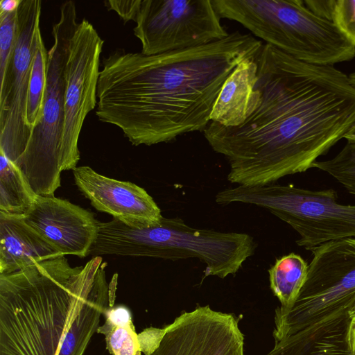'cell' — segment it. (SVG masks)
Masks as SVG:
<instances>
[{
    "label": "cell",
    "instance_id": "obj_1",
    "mask_svg": "<svg viewBox=\"0 0 355 355\" xmlns=\"http://www.w3.org/2000/svg\"><path fill=\"white\" fill-rule=\"evenodd\" d=\"M255 59L256 110L239 126L210 121L203 131L228 162L227 180L241 186L274 184L313 168L355 125V87L345 73L268 44Z\"/></svg>",
    "mask_w": 355,
    "mask_h": 355
},
{
    "label": "cell",
    "instance_id": "obj_2",
    "mask_svg": "<svg viewBox=\"0 0 355 355\" xmlns=\"http://www.w3.org/2000/svg\"><path fill=\"white\" fill-rule=\"evenodd\" d=\"M262 45L236 31L216 42L164 53L113 51L103 59L96 115L119 128L134 146L204 131L225 80Z\"/></svg>",
    "mask_w": 355,
    "mask_h": 355
},
{
    "label": "cell",
    "instance_id": "obj_3",
    "mask_svg": "<svg viewBox=\"0 0 355 355\" xmlns=\"http://www.w3.org/2000/svg\"><path fill=\"white\" fill-rule=\"evenodd\" d=\"M101 256L71 267L61 256L0 274V355H58L100 272Z\"/></svg>",
    "mask_w": 355,
    "mask_h": 355
},
{
    "label": "cell",
    "instance_id": "obj_4",
    "mask_svg": "<svg viewBox=\"0 0 355 355\" xmlns=\"http://www.w3.org/2000/svg\"><path fill=\"white\" fill-rule=\"evenodd\" d=\"M257 244L243 232L198 229L180 218L163 217L155 225L134 228L116 219L98 221V237L89 255L148 257L176 261L196 258L205 264V276L235 275Z\"/></svg>",
    "mask_w": 355,
    "mask_h": 355
},
{
    "label": "cell",
    "instance_id": "obj_5",
    "mask_svg": "<svg viewBox=\"0 0 355 355\" xmlns=\"http://www.w3.org/2000/svg\"><path fill=\"white\" fill-rule=\"evenodd\" d=\"M220 17L235 21L285 53L310 64L351 60L355 46L302 0H211Z\"/></svg>",
    "mask_w": 355,
    "mask_h": 355
},
{
    "label": "cell",
    "instance_id": "obj_6",
    "mask_svg": "<svg viewBox=\"0 0 355 355\" xmlns=\"http://www.w3.org/2000/svg\"><path fill=\"white\" fill-rule=\"evenodd\" d=\"M78 24L75 3L64 2L52 28L53 44L48 51L42 115L14 163L37 196L53 197L61 186V173L66 171L62 156L64 67L69 42Z\"/></svg>",
    "mask_w": 355,
    "mask_h": 355
},
{
    "label": "cell",
    "instance_id": "obj_7",
    "mask_svg": "<svg viewBox=\"0 0 355 355\" xmlns=\"http://www.w3.org/2000/svg\"><path fill=\"white\" fill-rule=\"evenodd\" d=\"M337 197L333 189L313 191L274 183L227 188L217 193L215 200L269 210L298 233L299 246L311 251L328 242L355 238V205L340 204Z\"/></svg>",
    "mask_w": 355,
    "mask_h": 355
},
{
    "label": "cell",
    "instance_id": "obj_8",
    "mask_svg": "<svg viewBox=\"0 0 355 355\" xmlns=\"http://www.w3.org/2000/svg\"><path fill=\"white\" fill-rule=\"evenodd\" d=\"M306 282L290 309L275 311V342L306 329L355 304V238L311 250Z\"/></svg>",
    "mask_w": 355,
    "mask_h": 355
},
{
    "label": "cell",
    "instance_id": "obj_9",
    "mask_svg": "<svg viewBox=\"0 0 355 355\" xmlns=\"http://www.w3.org/2000/svg\"><path fill=\"white\" fill-rule=\"evenodd\" d=\"M134 35L145 55L182 50L229 35L211 0H141Z\"/></svg>",
    "mask_w": 355,
    "mask_h": 355
},
{
    "label": "cell",
    "instance_id": "obj_10",
    "mask_svg": "<svg viewBox=\"0 0 355 355\" xmlns=\"http://www.w3.org/2000/svg\"><path fill=\"white\" fill-rule=\"evenodd\" d=\"M103 44L95 28L85 19L78 22L69 42L64 67L62 134L66 171L77 167L80 160V134L87 115L96 105Z\"/></svg>",
    "mask_w": 355,
    "mask_h": 355
},
{
    "label": "cell",
    "instance_id": "obj_11",
    "mask_svg": "<svg viewBox=\"0 0 355 355\" xmlns=\"http://www.w3.org/2000/svg\"><path fill=\"white\" fill-rule=\"evenodd\" d=\"M41 11L40 0H21L12 58L0 83V150L13 163L24 151L32 132L26 121V108L35 34Z\"/></svg>",
    "mask_w": 355,
    "mask_h": 355
},
{
    "label": "cell",
    "instance_id": "obj_12",
    "mask_svg": "<svg viewBox=\"0 0 355 355\" xmlns=\"http://www.w3.org/2000/svg\"><path fill=\"white\" fill-rule=\"evenodd\" d=\"M233 313L198 306L170 324L157 347L147 355H244V335Z\"/></svg>",
    "mask_w": 355,
    "mask_h": 355
},
{
    "label": "cell",
    "instance_id": "obj_13",
    "mask_svg": "<svg viewBox=\"0 0 355 355\" xmlns=\"http://www.w3.org/2000/svg\"><path fill=\"white\" fill-rule=\"evenodd\" d=\"M24 218L63 256L86 257L98 237L92 212L55 196L37 195Z\"/></svg>",
    "mask_w": 355,
    "mask_h": 355
},
{
    "label": "cell",
    "instance_id": "obj_14",
    "mask_svg": "<svg viewBox=\"0 0 355 355\" xmlns=\"http://www.w3.org/2000/svg\"><path fill=\"white\" fill-rule=\"evenodd\" d=\"M73 174L78 189L96 209L130 227H150L163 218L153 198L131 182L104 176L88 166H77Z\"/></svg>",
    "mask_w": 355,
    "mask_h": 355
},
{
    "label": "cell",
    "instance_id": "obj_15",
    "mask_svg": "<svg viewBox=\"0 0 355 355\" xmlns=\"http://www.w3.org/2000/svg\"><path fill=\"white\" fill-rule=\"evenodd\" d=\"M61 256L24 216L0 213V274L12 273Z\"/></svg>",
    "mask_w": 355,
    "mask_h": 355
},
{
    "label": "cell",
    "instance_id": "obj_16",
    "mask_svg": "<svg viewBox=\"0 0 355 355\" xmlns=\"http://www.w3.org/2000/svg\"><path fill=\"white\" fill-rule=\"evenodd\" d=\"M255 56L239 62L225 80L211 113V122L236 127L257 107L260 92L257 86L258 65Z\"/></svg>",
    "mask_w": 355,
    "mask_h": 355
},
{
    "label": "cell",
    "instance_id": "obj_17",
    "mask_svg": "<svg viewBox=\"0 0 355 355\" xmlns=\"http://www.w3.org/2000/svg\"><path fill=\"white\" fill-rule=\"evenodd\" d=\"M350 317L338 313L279 341L265 355H351L347 343Z\"/></svg>",
    "mask_w": 355,
    "mask_h": 355
},
{
    "label": "cell",
    "instance_id": "obj_18",
    "mask_svg": "<svg viewBox=\"0 0 355 355\" xmlns=\"http://www.w3.org/2000/svg\"><path fill=\"white\" fill-rule=\"evenodd\" d=\"M106 268L97 276L81 308L76 314L61 344L58 355H83L92 336L99 327L101 316L116 298L118 274L110 283Z\"/></svg>",
    "mask_w": 355,
    "mask_h": 355
},
{
    "label": "cell",
    "instance_id": "obj_19",
    "mask_svg": "<svg viewBox=\"0 0 355 355\" xmlns=\"http://www.w3.org/2000/svg\"><path fill=\"white\" fill-rule=\"evenodd\" d=\"M105 322L96 333L105 336L106 349L111 355H141L138 334L130 310L119 304L109 306L104 313Z\"/></svg>",
    "mask_w": 355,
    "mask_h": 355
},
{
    "label": "cell",
    "instance_id": "obj_20",
    "mask_svg": "<svg viewBox=\"0 0 355 355\" xmlns=\"http://www.w3.org/2000/svg\"><path fill=\"white\" fill-rule=\"evenodd\" d=\"M309 265L301 256L290 253L277 259L268 270L270 287L283 309L295 302L308 275Z\"/></svg>",
    "mask_w": 355,
    "mask_h": 355
},
{
    "label": "cell",
    "instance_id": "obj_21",
    "mask_svg": "<svg viewBox=\"0 0 355 355\" xmlns=\"http://www.w3.org/2000/svg\"><path fill=\"white\" fill-rule=\"evenodd\" d=\"M36 196L17 166L0 150V213L24 216Z\"/></svg>",
    "mask_w": 355,
    "mask_h": 355
},
{
    "label": "cell",
    "instance_id": "obj_22",
    "mask_svg": "<svg viewBox=\"0 0 355 355\" xmlns=\"http://www.w3.org/2000/svg\"><path fill=\"white\" fill-rule=\"evenodd\" d=\"M48 58V51L41 35L40 25L38 24L35 34L26 108V121L31 130L37 124L42 115Z\"/></svg>",
    "mask_w": 355,
    "mask_h": 355
},
{
    "label": "cell",
    "instance_id": "obj_23",
    "mask_svg": "<svg viewBox=\"0 0 355 355\" xmlns=\"http://www.w3.org/2000/svg\"><path fill=\"white\" fill-rule=\"evenodd\" d=\"M313 168L327 173L355 195V142L347 141L335 157L324 161H316Z\"/></svg>",
    "mask_w": 355,
    "mask_h": 355
},
{
    "label": "cell",
    "instance_id": "obj_24",
    "mask_svg": "<svg viewBox=\"0 0 355 355\" xmlns=\"http://www.w3.org/2000/svg\"><path fill=\"white\" fill-rule=\"evenodd\" d=\"M17 10L0 13V83L7 74L16 44Z\"/></svg>",
    "mask_w": 355,
    "mask_h": 355
},
{
    "label": "cell",
    "instance_id": "obj_25",
    "mask_svg": "<svg viewBox=\"0 0 355 355\" xmlns=\"http://www.w3.org/2000/svg\"><path fill=\"white\" fill-rule=\"evenodd\" d=\"M330 21L355 46V0H334Z\"/></svg>",
    "mask_w": 355,
    "mask_h": 355
},
{
    "label": "cell",
    "instance_id": "obj_26",
    "mask_svg": "<svg viewBox=\"0 0 355 355\" xmlns=\"http://www.w3.org/2000/svg\"><path fill=\"white\" fill-rule=\"evenodd\" d=\"M141 0H121V1H106L105 6L116 12L118 15L124 21H135L139 10Z\"/></svg>",
    "mask_w": 355,
    "mask_h": 355
},
{
    "label": "cell",
    "instance_id": "obj_27",
    "mask_svg": "<svg viewBox=\"0 0 355 355\" xmlns=\"http://www.w3.org/2000/svg\"><path fill=\"white\" fill-rule=\"evenodd\" d=\"M165 332V327L145 329L138 334L141 352L145 355L151 353L159 345Z\"/></svg>",
    "mask_w": 355,
    "mask_h": 355
},
{
    "label": "cell",
    "instance_id": "obj_28",
    "mask_svg": "<svg viewBox=\"0 0 355 355\" xmlns=\"http://www.w3.org/2000/svg\"><path fill=\"white\" fill-rule=\"evenodd\" d=\"M348 347L351 355H355V316L350 318L347 331Z\"/></svg>",
    "mask_w": 355,
    "mask_h": 355
},
{
    "label": "cell",
    "instance_id": "obj_29",
    "mask_svg": "<svg viewBox=\"0 0 355 355\" xmlns=\"http://www.w3.org/2000/svg\"><path fill=\"white\" fill-rule=\"evenodd\" d=\"M21 0H1L0 13H11L18 10Z\"/></svg>",
    "mask_w": 355,
    "mask_h": 355
},
{
    "label": "cell",
    "instance_id": "obj_30",
    "mask_svg": "<svg viewBox=\"0 0 355 355\" xmlns=\"http://www.w3.org/2000/svg\"><path fill=\"white\" fill-rule=\"evenodd\" d=\"M348 142H355V125L345 135Z\"/></svg>",
    "mask_w": 355,
    "mask_h": 355
},
{
    "label": "cell",
    "instance_id": "obj_31",
    "mask_svg": "<svg viewBox=\"0 0 355 355\" xmlns=\"http://www.w3.org/2000/svg\"><path fill=\"white\" fill-rule=\"evenodd\" d=\"M349 78L352 85L354 86V87H355V71L349 76Z\"/></svg>",
    "mask_w": 355,
    "mask_h": 355
},
{
    "label": "cell",
    "instance_id": "obj_32",
    "mask_svg": "<svg viewBox=\"0 0 355 355\" xmlns=\"http://www.w3.org/2000/svg\"><path fill=\"white\" fill-rule=\"evenodd\" d=\"M347 313L350 318L355 316V304L348 311Z\"/></svg>",
    "mask_w": 355,
    "mask_h": 355
}]
</instances>
